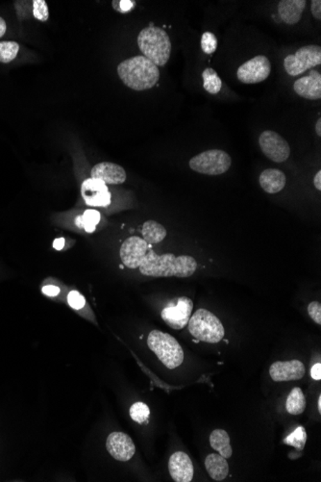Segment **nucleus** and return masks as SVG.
<instances>
[{"instance_id": "obj_1", "label": "nucleus", "mask_w": 321, "mask_h": 482, "mask_svg": "<svg viewBox=\"0 0 321 482\" xmlns=\"http://www.w3.org/2000/svg\"><path fill=\"white\" fill-rule=\"evenodd\" d=\"M139 268L142 275L153 278H189L197 271V263L189 255L175 256L172 253L158 255L150 248Z\"/></svg>"}, {"instance_id": "obj_2", "label": "nucleus", "mask_w": 321, "mask_h": 482, "mask_svg": "<svg viewBox=\"0 0 321 482\" xmlns=\"http://www.w3.org/2000/svg\"><path fill=\"white\" fill-rule=\"evenodd\" d=\"M117 74L120 80L135 91L151 89L160 79L156 65L145 56L132 57L120 63Z\"/></svg>"}, {"instance_id": "obj_3", "label": "nucleus", "mask_w": 321, "mask_h": 482, "mask_svg": "<svg viewBox=\"0 0 321 482\" xmlns=\"http://www.w3.org/2000/svg\"><path fill=\"white\" fill-rule=\"evenodd\" d=\"M138 45L144 56L157 67H164L169 62L172 42L165 30L155 26L142 29L138 37Z\"/></svg>"}, {"instance_id": "obj_4", "label": "nucleus", "mask_w": 321, "mask_h": 482, "mask_svg": "<svg viewBox=\"0 0 321 482\" xmlns=\"http://www.w3.org/2000/svg\"><path fill=\"white\" fill-rule=\"evenodd\" d=\"M147 345L165 367L173 370L184 361V351L176 339L160 330H152L147 338Z\"/></svg>"}, {"instance_id": "obj_5", "label": "nucleus", "mask_w": 321, "mask_h": 482, "mask_svg": "<svg viewBox=\"0 0 321 482\" xmlns=\"http://www.w3.org/2000/svg\"><path fill=\"white\" fill-rule=\"evenodd\" d=\"M190 333L197 340L218 343L224 337V328L220 319L207 310H198L188 323Z\"/></svg>"}, {"instance_id": "obj_6", "label": "nucleus", "mask_w": 321, "mask_h": 482, "mask_svg": "<svg viewBox=\"0 0 321 482\" xmlns=\"http://www.w3.org/2000/svg\"><path fill=\"white\" fill-rule=\"evenodd\" d=\"M232 160L227 152L210 150L190 160V168L195 172L207 175H220L230 169Z\"/></svg>"}, {"instance_id": "obj_7", "label": "nucleus", "mask_w": 321, "mask_h": 482, "mask_svg": "<svg viewBox=\"0 0 321 482\" xmlns=\"http://www.w3.org/2000/svg\"><path fill=\"white\" fill-rule=\"evenodd\" d=\"M320 64L321 47L315 45L301 47L295 54L288 55L284 60L286 72L292 77H297Z\"/></svg>"}, {"instance_id": "obj_8", "label": "nucleus", "mask_w": 321, "mask_h": 482, "mask_svg": "<svg viewBox=\"0 0 321 482\" xmlns=\"http://www.w3.org/2000/svg\"><path fill=\"white\" fill-rule=\"evenodd\" d=\"M194 303L190 298L181 297L174 298L163 310L160 317L172 330H182L188 326L192 316Z\"/></svg>"}, {"instance_id": "obj_9", "label": "nucleus", "mask_w": 321, "mask_h": 482, "mask_svg": "<svg viewBox=\"0 0 321 482\" xmlns=\"http://www.w3.org/2000/svg\"><path fill=\"white\" fill-rule=\"evenodd\" d=\"M272 72L270 60L264 55H259L248 60L238 70L237 75L240 82L245 84H256L265 81Z\"/></svg>"}, {"instance_id": "obj_10", "label": "nucleus", "mask_w": 321, "mask_h": 482, "mask_svg": "<svg viewBox=\"0 0 321 482\" xmlns=\"http://www.w3.org/2000/svg\"><path fill=\"white\" fill-rule=\"evenodd\" d=\"M259 144L263 153L275 163H283L290 157V147L278 133L267 130L260 135Z\"/></svg>"}, {"instance_id": "obj_11", "label": "nucleus", "mask_w": 321, "mask_h": 482, "mask_svg": "<svg viewBox=\"0 0 321 482\" xmlns=\"http://www.w3.org/2000/svg\"><path fill=\"white\" fill-rule=\"evenodd\" d=\"M151 246L138 236H132L125 240L120 248V259L127 268L140 267L142 258L145 257Z\"/></svg>"}, {"instance_id": "obj_12", "label": "nucleus", "mask_w": 321, "mask_h": 482, "mask_svg": "<svg viewBox=\"0 0 321 482\" xmlns=\"http://www.w3.org/2000/svg\"><path fill=\"white\" fill-rule=\"evenodd\" d=\"M81 194L90 207H106L111 203V194L104 182L89 178L82 183Z\"/></svg>"}, {"instance_id": "obj_13", "label": "nucleus", "mask_w": 321, "mask_h": 482, "mask_svg": "<svg viewBox=\"0 0 321 482\" xmlns=\"http://www.w3.org/2000/svg\"><path fill=\"white\" fill-rule=\"evenodd\" d=\"M108 453L111 454L115 460L126 462L130 460L136 453L134 442L127 434L115 431L108 436L106 442Z\"/></svg>"}, {"instance_id": "obj_14", "label": "nucleus", "mask_w": 321, "mask_h": 482, "mask_svg": "<svg viewBox=\"0 0 321 482\" xmlns=\"http://www.w3.org/2000/svg\"><path fill=\"white\" fill-rule=\"evenodd\" d=\"M305 371L304 364L299 360L277 361L270 368V375L276 383L299 380Z\"/></svg>"}, {"instance_id": "obj_15", "label": "nucleus", "mask_w": 321, "mask_h": 482, "mask_svg": "<svg viewBox=\"0 0 321 482\" xmlns=\"http://www.w3.org/2000/svg\"><path fill=\"white\" fill-rule=\"evenodd\" d=\"M169 471L175 482H190L194 478V465L184 451H176L170 456Z\"/></svg>"}, {"instance_id": "obj_16", "label": "nucleus", "mask_w": 321, "mask_h": 482, "mask_svg": "<svg viewBox=\"0 0 321 482\" xmlns=\"http://www.w3.org/2000/svg\"><path fill=\"white\" fill-rule=\"evenodd\" d=\"M91 175L92 178L104 182L105 184L119 185L126 180V172L124 168L110 162L95 165Z\"/></svg>"}, {"instance_id": "obj_17", "label": "nucleus", "mask_w": 321, "mask_h": 482, "mask_svg": "<svg viewBox=\"0 0 321 482\" xmlns=\"http://www.w3.org/2000/svg\"><path fill=\"white\" fill-rule=\"evenodd\" d=\"M293 90L303 99L318 100L321 99V74L312 70L307 77H301L293 84Z\"/></svg>"}, {"instance_id": "obj_18", "label": "nucleus", "mask_w": 321, "mask_h": 482, "mask_svg": "<svg viewBox=\"0 0 321 482\" xmlns=\"http://www.w3.org/2000/svg\"><path fill=\"white\" fill-rule=\"evenodd\" d=\"M306 3L305 0H282L278 4V14L285 24H297L302 17Z\"/></svg>"}, {"instance_id": "obj_19", "label": "nucleus", "mask_w": 321, "mask_h": 482, "mask_svg": "<svg viewBox=\"0 0 321 482\" xmlns=\"http://www.w3.org/2000/svg\"><path fill=\"white\" fill-rule=\"evenodd\" d=\"M259 182L261 187L268 194H277L285 188V173L277 169H268L261 173Z\"/></svg>"}, {"instance_id": "obj_20", "label": "nucleus", "mask_w": 321, "mask_h": 482, "mask_svg": "<svg viewBox=\"0 0 321 482\" xmlns=\"http://www.w3.org/2000/svg\"><path fill=\"white\" fill-rule=\"evenodd\" d=\"M205 467L211 478L215 481H222L229 474V465L227 458L220 454L211 453L205 459Z\"/></svg>"}, {"instance_id": "obj_21", "label": "nucleus", "mask_w": 321, "mask_h": 482, "mask_svg": "<svg viewBox=\"0 0 321 482\" xmlns=\"http://www.w3.org/2000/svg\"><path fill=\"white\" fill-rule=\"evenodd\" d=\"M210 444L224 458L232 456L233 449L230 444L229 434L223 429H215L210 436Z\"/></svg>"}, {"instance_id": "obj_22", "label": "nucleus", "mask_w": 321, "mask_h": 482, "mask_svg": "<svg viewBox=\"0 0 321 482\" xmlns=\"http://www.w3.org/2000/svg\"><path fill=\"white\" fill-rule=\"evenodd\" d=\"M142 239L149 245L162 242L167 236V230L155 220H147L142 230Z\"/></svg>"}, {"instance_id": "obj_23", "label": "nucleus", "mask_w": 321, "mask_h": 482, "mask_svg": "<svg viewBox=\"0 0 321 482\" xmlns=\"http://www.w3.org/2000/svg\"><path fill=\"white\" fill-rule=\"evenodd\" d=\"M286 408L292 415H300L306 409V399L300 388L295 387L290 391L286 401Z\"/></svg>"}, {"instance_id": "obj_24", "label": "nucleus", "mask_w": 321, "mask_h": 482, "mask_svg": "<svg viewBox=\"0 0 321 482\" xmlns=\"http://www.w3.org/2000/svg\"><path fill=\"white\" fill-rule=\"evenodd\" d=\"M203 88L211 95H217L222 88V81L214 69L207 67L202 72Z\"/></svg>"}, {"instance_id": "obj_25", "label": "nucleus", "mask_w": 321, "mask_h": 482, "mask_svg": "<svg viewBox=\"0 0 321 482\" xmlns=\"http://www.w3.org/2000/svg\"><path fill=\"white\" fill-rule=\"evenodd\" d=\"M100 213L97 210L85 211L84 214L79 216L75 218V223L77 227L82 228L88 233H92L95 230L97 223L100 222Z\"/></svg>"}, {"instance_id": "obj_26", "label": "nucleus", "mask_w": 321, "mask_h": 482, "mask_svg": "<svg viewBox=\"0 0 321 482\" xmlns=\"http://www.w3.org/2000/svg\"><path fill=\"white\" fill-rule=\"evenodd\" d=\"M19 45L16 42H0V63L8 64L13 60L16 59L19 54Z\"/></svg>"}, {"instance_id": "obj_27", "label": "nucleus", "mask_w": 321, "mask_h": 482, "mask_svg": "<svg viewBox=\"0 0 321 482\" xmlns=\"http://www.w3.org/2000/svg\"><path fill=\"white\" fill-rule=\"evenodd\" d=\"M307 438L308 435L304 426H298L293 433L286 437L284 443L286 445L293 447L297 451H302L306 445V442H307Z\"/></svg>"}, {"instance_id": "obj_28", "label": "nucleus", "mask_w": 321, "mask_h": 482, "mask_svg": "<svg viewBox=\"0 0 321 482\" xmlns=\"http://www.w3.org/2000/svg\"><path fill=\"white\" fill-rule=\"evenodd\" d=\"M150 410L149 406L144 403H135L130 408V416L133 421L140 425L149 423Z\"/></svg>"}, {"instance_id": "obj_29", "label": "nucleus", "mask_w": 321, "mask_h": 482, "mask_svg": "<svg viewBox=\"0 0 321 482\" xmlns=\"http://www.w3.org/2000/svg\"><path fill=\"white\" fill-rule=\"evenodd\" d=\"M217 40L215 34L205 32L201 37V49L206 54H213L217 50Z\"/></svg>"}, {"instance_id": "obj_30", "label": "nucleus", "mask_w": 321, "mask_h": 482, "mask_svg": "<svg viewBox=\"0 0 321 482\" xmlns=\"http://www.w3.org/2000/svg\"><path fill=\"white\" fill-rule=\"evenodd\" d=\"M33 15L38 21L47 22L49 19V7L44 0H34Z\"/></svg>"}, {"instance_id": "obj_31", "label": "nucleus", "mask_w": 321, "mask_h": 482, "mask_svg": "<svg viewBox=\"0 0 321 482\" xmlns=\"http://www.w3.org/2000/svg\"><path fill=\"white\" fill-rule=\"evenodd\" d=\"M67 303H69L70 307L75 310H80L84 307L86 300L81 294L77 291H72L67 296Z\"/></svg>"}, {"instance_id": "obj_32", "label": "nucleus", "mask_w": 321, "mask_h": 482, "mask_svg": "<svg viewBox=\"0 0 321 482\" xmlns=\"http://www.w3.org/2000/svg\"><path fill=\"white\" fill-rule=\"evenodd\" d=\"M308 313L312 320L317 323L318 325H321V305L318 301H313L308 306Z\"/></svg>"}, {"instance_id": "obj_33", "label": "nucleus", "mask_w": 321, "mask_h": 482, "mask_svg": "<svg viewBox=\"0 0 321 482\" xmlns=\"http://www.w3.org/2000/svg\"><path fill=\"white\" fill-rule=\"evenodd\" d=\"M135 1L131 0H122V1H113V6L119 12L126 13L134 7Z\"/></svg>"}, {"instance_id": "obj_34", "label": "nucleus", "mask_w": 321, "mask_h": 482, "mask_svg": "<svg viewBox=\"0 0 321 482\" xmlns=\"http://www.w3.org/2000/svg\"><path fill=\"white\" fill-rule=\"evenodd\" d=\"M311 10H312V14L315 19H321V1L320 0H313L312 6H311Z\"/></svg>"}, {"instance_id": "obj_35", "label": "nucleus", "mask_w": 321, "mask_h": 482, "mask_svg": "<svg viewBox=\"0 0 321 482\" xmlns=\"http://www.w3.org/2000/svg\"><path fill=\"white\" fill-rule=\"evenodd\" d=\"M42 291L44 295L49 296V297H56L58 294L60 293V289L54 285L44 286Z\"/></svg>"}, {"instance_id": "obj_36", "label": "nucleus", "mask_w": 321, "mask_h": 482, "mask_svg": "<svg viewBox=\"0 0 321 482\" xmlns=\"http://www.w3.org/2000/svg\"><path fill=\"white\" fill-rule=\"evenodd\" d=\"M311 376L315 380H320L321 379V364L317 363L313 366L312 370H311Z\"/></svg>"}, {"instance_id": "obj_37", "label": "nucleus", "mask_w": 321, "mask_h": 482, "mask_svg": "<svg viewBox=\"0 0 321 482\" xmlns=\"http://www.w3.org/2000/svg\"><path fill=\"white\" fill-rule=\"evenodd\" d=\"M65 246L64 238H58V239L54 241V247L55 250H61Z\"/></svg>"}, {"instance_id": "obj_38", "label": "nucleus", "mask_w": 321, "mask_h": 482, "mask_svg": "<svg viewBox=\"0 0 321 482\" xmlns=\"http://www.w3.org/2000/svg\"><path fill=\"white\" fill-rule=\"evenodd\" d=\"M313 184L315 187L317 188L318 191L321 190V172L318 170L317 175H315V179H313Z\"/></svg>"}, {"instance_id": "obj_39", "label": "nucleus", "mask_w": 321, "mask_h": 482, "mask_svg": "<svg viewBox=\"0 0 321 482\" xmlns=\"http://www.w3.org/2000/svg\"><path fill=\"white\" fill-rule=\"evenodd\" d=\"M7 24L4 19L0 17V38L3 37L4 34L6 33Z\"/></svg>"}, {"instance_id": "obj_40", "label": "nucleus", "mask_w": 321, "mask_h": 482, "mask_svg": "<svg viewBox=\"0 0 321 482\" xmlns=\"http://www.w3.org/2000/svg\"><path fill=\"white\" fill-rule=\"evenodd\" d=\"M315 131H317L318 136H321V119H318L317 124H315Z\"/></svg>"}, {"instance_id": "obj_41", "label": "nucleus", "mask_w": 321, "mask_h": 482, "mask_svg": "<svg viewBox=\"0 0 321 482\" xmlns=\"http://www.w3.org/2000/svg\"><path fill=\"white\" fill-rule=\"evenodd\" d=\"M318 411L321 412V396H318Z\"/></svg>"}]
</instances>
